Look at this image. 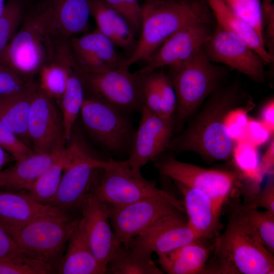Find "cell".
I'll list each match as a JSON object with an SVG mask.
<instances>
[{
  "instance_id": "1",
  "label": "cell",
  "mask_w": 274,
  "mask_h": 274,
  "mask_svg": "<svg viewBox=\"0 0 274 274\" xmlns=\"http://www.w3.org/2000/svg\"><path fill=\"white\" fill-rule=\"evenodd\" d=\"M246 98L238 82L222 85L206 99L187 128L172 139L168 148L178 153L193 152L210 161L230 160L234 142L225 129L224 118Z\"/></svg>"
},
{
  "instance_id": "2",
  "label": "cell",
  "mask_w": 274,
  "mask_h": 274,
  "mask_svg": "<svg viewBox=\"0 0 274 274\" xmlns=\"http://www.w3.org/2000/svg\"><path fill=\"white\" fill-rule=\"evenodd\" d=\"M214 264L203 273L273 274V255L263 243L245 205L234 206L224 231L213 244Z\"/></svg>"
},
{
  "instance_id": "3",
  "label": "cell",
  "mask_w": 274,
  "mask_h": 274,
  "mask_svg": "<svg viewBox=\"0 0 274 274\" xmlns=\"http://www.w3.org/2000/svg\"><path fill=\"white\" fill-rule=\"evenodd\" d=\"M206 0L168 2L145 0L142 5L140 38L124 63L147 62L162 44L181 28L198 21H214Z\"/></svg>"
},
{
  "instance_id": "4",
  "label": "cell",
  "mask_w": 274,
  "mask_h": 274,
  "mask_svg": "<svg viewBox=\"0 0 274 274\" xmlns=\"http://www.w3.org/2000/svg\"><path fill=\"white\" fill-rule=\"evenodd\" d=\"M50 16L47 0L27 8L19 28L0 55V62L33 80L54 56L55 39L50 29Z\"/></svg>"
},
{
  "instance_id": "5",
  "label": "cell",
  "mask_w": 274,
  "mask_h": 274,
  "mask_svg": "<svg viewBox=\"0 0 274 274\" xmlns=\"http://www.w3.org/2000/svg\"><path fill=\"white\" fill-rule=\"evenodd\" d=\"M169 68L177 97L179 127L196 112L213 91L223 85L227 68L210 61L201 49L186 61Z\"/></svg>"
},
{
  "instance_id": "6",
  "label": "cell",
  "mask_w": 274,
  "mask_h": 274,
  "mask_svg": "<svg viewBox=\"0 0 274 274\" xmlns=\"http://www.w3.org/2000/svg\"><path fill=\"white\" fill-rule=\"evenodd\" d=\"M79 220L65 214L42 218L20 227L2 225L27 256L53 269Z\"/></svg>"
},
{
  "instance_id": "7",
  "label": "cell",
  "mask_w": 274,
  "mask_h": 274,
  "mask_svg": "<svg viewBox=\"0 0 274 274\" xmlns=\"http://www.w3.org/2000/svg\"><path fill=\"white\" fill-rule=\"evenodd\" d=\"M83 125L106 150H131L135 131L126 113L93 97H86L80 112Z\"/></svg>"
},
{
  "instance_id": "8",
  "label": "cell",
  "mask_w": 274,
  "mask_h": 274,
  "mask_svg": "<svg viewBox=\"0 0 274 274\" xmlns=\"http://www.w3.org/2000/svg\"><path fill=\"white\" fill-rule=\"evenodd\" d=\"M154 165L161 175L174 182L205 193L221 212L233 190L241 186L238 176L234 172L206 168L171 157L158 160Z\"/></svg>"
},
{
  "instance_id": "9",
  "label": "cell",
  "mask_w": 274,
  "mask_h": 274,
  "mask_svg": "<svg viewBox=\"0 0 274 274\" xmlns=\"http://www.w3.org/2000/svg\"><path fill=\"white\" fill-rule=\"evenodd\" d=\"M108 207L115 235L124 246L162 217L185 211L183 201L172 194L145 198L123 206L108 205Z\"/></svg>"
},
{
  "instance_id": "10",
  "label": "cell",
  "mask_w": 274,
  "mask_h": 274,
  "mask_svg": "<svg viewBox=\"0 0 274 274\" xmlns=\"http://www.w3.org/2000/svg\"><path fill=\"white\" fill-rule=\"evenodd\" d=\"M123 61L117 68L105 72L80 71L85 92L125 113L141 111L143 98L140 75L131 73Z\"/></svg>"
},
{
  "instance_id": "11",
  "label": "cell",
  "mask_w": 274,
  "mask_h": 274,
  "mask_svg": "<svg viewBox=\"0 0 274 274\" xmlns=\"http://www.w3.org/2000/svg\"><path fill=\"white\" fill-rule=\"evenodd\" d=\"M93 190L108 205L123 206L145 198L167 196L170 194L158 188L141 172H135L126 161H117L101 171Z\"/></svg>"
},
{
  "instance_id": "12",
  "label": "cell",
  "mask_w": 274,
  "mask_h": 274,
  "mask_svg": "<svg viewBox=\"0 0 274 274\" xmlns=\"http://www.w3.org/2000/svg\"><path fill=\"white\" fill-rule=\"evenodd\" d=\"M202 49L211 62L222 64L255 82L265 81L264 61L243 40L220 24L216 23Z\"/></svg>"
},
{
  "instance_id": "13",
  "label": "cell",
  "mask_w": 274,
  "mask_h": 274,
  "mask_svg": "<svg viewBox=\"0 0 274 274\" xmlns=\"http://www.w3.org/2000/svg\"><path fill=\"white\" fill-rule=\"evenodd\" d=\"M117 161L97 159L86 153L77 144L66 164L57 193L50 203L67 213L78 209L84 196L90 191L100 170L115 164Z\"/></svg>"
},
{
  "instance_id": "14",
  "label": "cell",
  "mask_w": 274,
  "mask_h": 274,
  "mask_svg": "<svg viewBox=\"0 0 274 274\" xmlns=\"http://www.w3.org/2000/svg\"><path fill=\"white\" fill-rule=\"evenodd\" d=\"M28 133L35 152L53 153L65 148L66 140L61 113L54 100L37 85L32 97Z\"/></svg>"
},
{
  "instance_id": "15",
  "label": "cell",
  "mask_w": 274,
  "mask_h": 274,
  "mask_svg": "<svg viewBox=\"0 0 274 274\" xmlns=\"http://www.w3.org/2000/svg\"><path fill=\"white\" fill-rule=\"evenodd\" d=\"M214 21H198L177 31L158 48L137 73L146 74L159 68L177 66L198 52L212 36Z\"/></svg>"
},
{
  "instance_id": "16",
  "label": "cell",
  "mask_w": 274,
  "mask_h": 274,
  "mask_svg": "<svg viewBox=\"0 0 274 274\" xmlns=\"http://www.w3.org/2000/svg\"><path fill=\"white\" fill-rule=\"evenodd\" d=\"M80 224L90 248L99 262L107 268L118 247L112 228L108 205L93 190L81 201Z\"/></svg>"
},
{
  "instance_id": "17",
  "label": "cell",
  "mask_w": 274,
  "mask_h": 274,
  "mask_svg": "<svg viewBox=\"0 0 274 274\" xmlns=\"http://www.w3.org/2000/svg\"><path fill=\"white\" fill-rule=\"evenodd\" d=\"M141 112L129 157L125 160L135 172H141L148 161L168 148L174 127L173 118H167L154 113L144 105Z\"/></svg>"
},
{
  "instance_id": "18",
  "label": "cell",
  "mask_w": 274,
  "mask_h": 274,
  "mask_svg": "<svg viewBox=\"0 0 274 274\" xmlns=\"http://www.w3.org/2000/svg\"><path fill=\"white\" fill-rule=\"evenodd\" d=\"M181 211L168 214L130 240L125 246L157 255L170 252L199 238Z\"/></svg>"
},
{
  "instance_id": "19",
  "label": "cell",
  "mask_w": 274,
  "mask_h": 274,
  "mask_svg": "<svg viewBox=\"0 0 274 274\" xmlns=\"http://www.w3.org/2000/svg\"><path fill=\"white\" fill-rule=\"evenodd\" d=\"M71 51L80 72L94 73L117 68L124 59L114 44L97 28L68 39Z\"/></svg>"
},
{
  "instance_id": "20",
  "label": "cell",
  "mask_w": 274,
  "mask_h": 274,
  "mask_svg": "<svg viewBox=\"0 0 274 274\" xmlns=\"http://www.w3.org/2000/svg\"><path fill=\"white\" fill-rule=\"evenodd\" d=\"M65 214L56 206L38 202L28 193L0 190V223L4 226L20 227L42 218Z\"/></svg>"
},
{
  "instance_id": "21",
  "label": "cell",
  "mask_w": 274,
  "mask_h": 274,
  "mask_svg": "<svg viewBox=\"0 0 274 274\" xmlns=\"http://www.w3.org/2000/svg\"><path fill=\"white\" fill-rule=\"evenodd\" d=\"M175 183L183 195L184 210L190 227L200 238H216L221 212L202 191L179 182Z\"/></svg>"
},
{
  "instance_id": "22",
  "label": "cell",
  "mask_w": 274,
  "mask_h": 274,
  "mask_svg": "<svg viewBox=\"0 0 274 274\" xmlns=\"http://www.w3.org/2000/svg\"><path fill=\"white\" fill-rule=\"evenodd\" d=\"M50 29L55 39H67L85 33L90 15L89 0H47Z\"/></svg>"
},
{
  "instance_id": "23",
  "label": "cell",
  "mask_w": 274,
  "mask_h": 274,
  "mask_svg": "<svg viewBox=\"0 0 274 274\" xmlns=\"http://www.w3.org/2000/svg\"><path fill=\"white\" fill-rule=\"evenodd\" d=\"M58 53L67 72L65 91L60 99L65 136L70 139L73 126L79 114L85 97V92L80 72L72 55L68 42L60 44Z\"/></svg>"
},
{
  "instance_id": "24",
  "label": "cell",
  "mask_w": 274,
  "mask_h": 274,
  "mask_svg": "<svg viewBox=\"0 0 274 274\" xmlns=\"http://www.w3.org/2000/svg\"><path fill=\"white\" fill-rule=\"evenodd\" d=\"M61 151L53 153L33 152L16 160L13 165L3 169L0 173V190L29 191Z\"/></svg>"
},
{
  "instance_id": "25",
  "label": "cell",
  "mask_w": 274,
  "mask_h": 274,
  "mask_svg": "<svg viewBox=\"0 0 274 274\" xmlns=\"http://www.w3.org/2000/svg\"><path fill=\"white\" fill-rule=\"evenodd\" d=\"M64 256L56 266L61 274H102L107 268L94 255L80 224L70 237Z\"/></svg>"
},
{
  "instance_id": "26",
  "label": "cell",
  "mask_w": 274,
  "mask_h": 274,
  "mask_svg": "<svg viewBox=\"0 0 274 274\" xmlns=\"http://www.w3.org/2000/svg\"><path fill=\"white\" fill-rule=\"evenodd\" d=\"M202 239L158 255L159 263L163 270L169 274L203 273L213 245L209 247Z\"/></svg>"
},
{
  "instance_id": "27",
  "label": "cell",
  "mask_w": 274,
  "mask_h": 274,
  "mask_svg": "<svg viewBox=\"0 0 274 274\" xmlns=\"http://www.w3.org/2000/svg\"><path fill=\"white\" fill-rule=\"evenodd\" d=\"M89 5L96 28L116 47L126 51H133L136 44L135 35L126 19L102 0H89Z\"/></svg>"
},
{
  "instance_id": "28",
  "label": "cell",
  "mask_w": 274,
  "mask_h": 274,
  "mask_svg": "<svg viewBox=\"0 0 274 274\" xmlns=\"http://www.w3.org/2000/svg\"><path fill=\"white\" fill-rule=\"evenodd\" d=\"M216 23L243 40L264 61L272 63L274 56L266 49L258 33L245 22L236 17L221 0H206Z\"/></svg>"
},
{
  "instance_id": "29",
  "label": "cell",
  "mask_w": 274,
  "mask_h": 274,
  "mask_svg": "<svg viewBox=\"0 0 274 274\" xmlns=\"http://www.w3.org/2000/svg\"><path fill=\"white\" fill-rule=\"evenodd\" d=\"M37 87L13 95L0 97V119L28 146L30 142L28 123L32 94Z\"/></svg>"
},
{
  "instance_id": "30",
  "label": "cell",
  "mask_w": 274,
  "mask_h": 274,
  "mask_svg": "<svg viewBox=\"0 0 274 274\" xmlns=\"http://www.w3.org/2000/svg\"><path fill=\"white\" fill-rule=\"evenodd\" d=\"M240 182L246 181V193L253 202L259 193L261 182L264 175L260 169V160L257 147L244 140L234 142L232 157Z\"/></svg>"
},
{
  "instance_id": "31",
  "label": "cell",
  "mask_w": 274,
  "mask_h": 274,
  "mask_svg": "<svg viewBox=\"0 0 274 274\" xmlns=\"http://www.w3.org/2000/svg\"><path fill=\"white\" fill-rule=\"evenodd\" d=\"M73 143L61 151L51 165L34 183L28 194L38 202L50 204L58 189L63 170L75 149Z\"/></svg>"
},
{
  "instance_id": "32",
  "label": "cell",
  "mask_w": 274,
  "mask_h": 274,
  "mask_svg": "<svg viewBox=\"0 0 274 274\" xmlns=\"http://www.w3.org/2000/svg\"><path fill=\"white\" fill-rule=\"evenodd\" d=\"M151 254L131 249L121 244L107 266L112 274H162L151 258Z\"/></svg>"
},
{
  "instance_id": "33",
  "label": "cell",
  "mask_w": 274,
  "mask_h": 274,
  "mask_svg": "<svg viewBox=\"0 0 274 274\" xmlns=\"http://www.w3.org/2000/svg\"><path fill=\"white\" fill-rule=\"evenodd\" d=\"M38 75V89L54 100H60L66 88L67 72L56 47L53 58L41 67Z\"/></svg>"
},
{
  "instance_id": "34",
  "label": "cell",
  "mask_w": 274,
  "mask_h": 274,
  "mask_svg": "<svg viewBox=\"0 0 274 274\" xmlns=\"http://www.w3.org/2000/svg\"><path fill=\"white\" fill-rule=\"evenodd\" d=\"M25 0H7L0 16V55L19 28L27 9Z\"/></svg>"
},
{
  "instance_id": "35",
  "label": "cell",
  "mask_w": 274,
  "mask_h": 274,
  "mask_svg": "<svg viewBox=\"0 0 274 274\" xmlns=\"http://www.w3.org/2000/svg\"><path fill=\"white\" fill-rule=\"evenodd\" d=\"M221 1L234 15L254 28L263 39V15L261 0Z\"/></svg>"
},
{
  "instance_id": "36",
  "label": "cell",
  "mask_w": 274,
  "mask_h": 274,
  "mask_svg": "<svg viewBox=\"0 0 274 274\" xmlns=\"http://www.w3.org/2000/svg\"><path fill=\"white\" fill-rule=\"evenodd\" d=\"M248 217L267 249L274 252V213L245 204Z\"/></svg>"
},
{
  "instance_id": "37",
  "label": "cell",
  "mask_w": 274,
  "mask_h": 274,
  "mask_svg": "<svg viewBox=\"0 0 274 274\" xmlns=\"http://www.w3.org/2000/svg\"><path fill=\"white\" fill-rule=\"evenodd\" d=\"M53 271L47 264L28 256L0 258V274H45Z\"/></svg>"
},
{
  "instance_id": "38",
  "label": "cell",
  "mask_w": 274,
  "mask_h": 274,
  "mask_svg": "<svg viewBox=\"0 0 274 274\" xmlns=\"http://www.w3.org/2000/svg\"><path fill=\"white\" fill-rule=\"evenodd\" d=\"M252 98L245 105H239L230 109L224 118L225 129L234 142L241 139L249 120L248 114L254 106Z\"/></svg>"
},
{
  "instance_id": "39",
  "label": "cell",
  "mask_w": 274,
  "mask_h": 274,
  "mask_svg": "<svg viewBox=\"0 0 274 274\" xmlns=\"http://www.w3.org/2000/svg\"><path fill=\"white\" fill-rule=\"evenodd\" d=\"M36 84L0 62V97L27 90Z\"/></svg>"
},
{
  "instance_id": "40",
  "label": "cell",
  "mask_w": 274,
  "mask_h": 274,
  "mask_svg": "<svg viewBox=\"0 0 274 274\" xmlns=\"http://www.w3.org/2000/svg\"><path fill=\"white\" fill-rule=\"evenodd\" d=\"M163 101L162 117L170 118L176 111L177 97L171 79L162 72L156 70L149 73ZM148 74V73H147Z\"/></svg>"
},
{
  "instance_id": "41",
  "label": "cell",
  "mask_w": 274,
  "mask_h": 274,
  "mask_svg": "<svg viewBox=\"0 0 274 274\" xmlns=\"http://www.w3.org/2000/svg\"><path fill=\"white\" fill-rule=\"evenodd\" d=\"M102 1L126 19L134 35L140 30L142 5L139 0Z\"/></svg>"
},
{
  "instance_id": "42",
  "label": "cell",
  "mask_w": 274,
  "mask_h": 274,
  "mask_svg": "<svg viewBox=\"0 0 274 274\" xmlns=\"http://www.w3.org/2000/svg\"><path fill=\"white\" fill-rule=\"evenodd\" d=\"M0 146L12 158L20 160L34 151L21 141L0 119Z\"/></svg>"
},
{
  "instance_id": "43",
  "label": "cell",
  "mask_w": 274,
  "mask_h": 274,
  "mask_svg": "<svg viewBox=\"0 0 274 274\" xmlns=\"http://www.w3.org/2000/svg\"><path fill=\"white\" fill-rule=\"evenodd\" d=\"M139 75L143 105L153 113L162 116L163 101L150 74Z\"/></svg>"
},
{
  "instance_id": "44",
  "label": "cell",
  "mask_w": 274,
  "mask_h": 274,
  "mask_svg": "<svg viewBox=\"0 0 274 274\" xmlns=\"http://www.w3.org/2000/svg\"><path fill=\"white\" fill-rule=\"evenodd\" d=\"M271 135L268 129L260 120L249 118L241 140H244L258 148L267 143Z\"/></svg>"
},
{
  "instance_id": "45",
  "label": "cell",
  "mask_w": 274,
  "mask_h": 274,
  "mask_svg": "<svg viewBox=\"0 0 274 274\" xmlns=\"http://www.w3.org/2000/svg\"><path fill=\"white\" fill-rule=\"evenodd\" d=\"M25 256H28L0 223V258L17 259Z\"/></svg>"
},
{
  "instance_id": "46",
  "label": "cell",
  "mask_w": 274,
  "mask_h": 274,
  "mask_svg": "<svg viewBox=\"0 0 274 274\" xmlns=\"http://www.w3.org/2000/svg\"><path fill=\"white\" fill-rule=\"evenodd\" d=\"M250 207L258 209L262 208L274 213V182L270 180L262 191H260L255 199L250 203Z\"/></svg>"
},
{
  "instance_id": "47",
  "label": "cell",
  "mask_w": 274,
  "mask_h": 274,
  "mask_svg": "<svg viewBox=\"0 0 274 274\" xmlns=\"http://www.w3.org/2000/svg\"><path fill=\"white\" fill-rule=\"evenodd\" d=\"M274 167V141L273 139L269 143L268 148L260 160V169L262 174H273Z\"/></svg>"
},
{
  "instance_id": "48",
  "label": "cell",
  "mask_w": 274,
  "mask_h": 274,
  "mask_svg": "<svg viewBox=\"0 0 274 274\" xmlns=\"http://www.w3.org/2000/svg\"><path fill=\"white\" fill-rule=\"evenodd\" d=\"M272 135L274 132V100L272 97L263 107L260 120Z\"/></svg>"
},
{
  "instance_id": "49",
  "label": "cell",
  "mask_w": 274,
  "mask_h": 274,
  "mask_svg": "<svg viewBox=\"0 0 274 274\" xmlns=\"http://www.w3.org/2000/svg\"><path fill=\"white\" fill-rule=\"evenodd\" d=\"M11 157H12L0 146V173L3 170V167L8 162Z\"/></svg>"
},
{
  "instance_id": "50",
  "label": "cell",
  "mask_w": 274,
  "mask_h": 274,
  "mask_svg": "<svg viewBox=\"0 0 274 274\" xmlns=\"http://www.w3.org/2000/svg\"><path fill=\"white\" fill-rule=\"evenodd\" d=\"M6 2L5 0H0V16L4 11Z\"/></svg>"
},
{
  "instance_id": "51",
  "label": "cell",
  "mask_w": 274,
  "mask_h": 274,
  "mask_svg": "<svg viewBox=\"0 0 274 274\" xmlns=\"http://www.w3.org/2000/svg\"><path fill=\"white\" fill-rule=\"evenodd\" d=\"M162 1H168V2H193L196 0H158Z\"/></svg>"
}]
</instances>
